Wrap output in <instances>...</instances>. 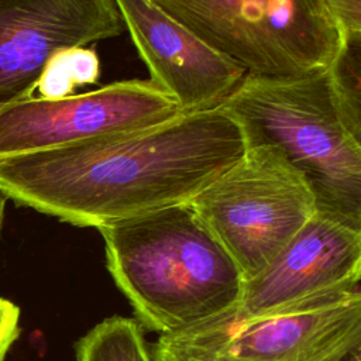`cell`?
Here are the masks:
<instances>
[{
	"mask_svg": "<svg viewBox=\"0 0 361 361\" xmlns=\"http://www.w3.org/2000/svg\"><path fill=\"white\" fill-rule=\"evenodd\" d=\"M245 76L299 79L320 73L344 35L329 0H152Z\"/></svg>",
	"mask_w": 361,
	"mask_h": 361,
	"instance_id": "4",
	"label": "cell"
},
{
	"mask_svg": "<svg viewBox=\"0 0 361 361\" xmlns=\"http://www.w3.org/2000/svg\"><path fill=\"white\" fill-rule=\"evenodd\" d=\"M329 4L344 37L361 34V0H329Z\"/></svg>",
	"mask_w": 361,
	"mask_h": 361,
	"instance_id": "15",
	"label": "cell"
},
{
	"mask_svg": "<svg viewBox=\"0 0 361 361\" xmlns=\"http://www.w3.org/2000/svg\"><path fill=\"white\" fill-rule=\"evenodd\" d=\"M149 71L182 113L219 106L244 79L238 65L200 41L152 0H114Z\"/></svg>",
	"mask_w": 361,
	"mask_h": 361,
	"instance_id": "10",
	"label": "cell"
},
{
	"mask_svg": "<svg viewBox=\"0 0 361 361\" xmlns=\"http://www.w3.org/2000/svg\"><path fill=\"white\" fill-rule=\"evenodd\" d=\"M120 32L114 0H0V107L32 96L55 52Z\"/></svg>",
	"mask_w": 361,
	"mask_h": 361,
	"instance_id": "8",
	"label": "cell"
},
{
	"mask_svg": "<svg viewBox=\"0 0 361 361\" xmlns=\"http://www.w3.org/2000/svg\"><path fill=\"white\" fill-rule=\"evenodd\" d=\"M327 72L347 123L361 137V34L344 37L343 47Z\"/></svg>",
	"mask_w": 361,
	"mask_h": 361,
	"instance_id": "13",
	"label": "cell"
},
{
	"mask_svg": "<svg viewBox=\"0 0 361 361\" xmlns=\"http://www.w3.org/2000/svg\"><path fill=\"white\" fill-rule=\"evenodd\" d=\"M361 231L314 214L258 275L243 285L226 312L244 319L360 285Z\"/></svg>",
	"mask_w": 361,
	"mask_h": 361,
	"instance_id": "9",
	"label": "cell"
},
{
	"mask_svg": "<svg viewBox=\"0 0 361 361\" xmlns=\"http://www.w3.org/2000/svg\"><path fill=\"white\" fill-rule=\"evenodd\" d=\"M245 148H276L305 178L314 212L361 231V137L347 123L327 69L299 79L244 76L219 104Z\"/></svg>",
	"mask_w": 361,
	"mask_h": 361,
	"instance_id": "3",
	"label": "cell"
},
{
	"mask_svg": "<svg viewBox=\"0 0 361 361\" xmlns=\"http://www.w3.org/2000/svg\"><path fill=\"white\" fill-rule=\"evenodd\" d=\"M20 309L8 299L0 298V361L20 336Z\"/></svg>",
	"mask_w": 361,
	"mask_h": 361,
	"instance_id": "14",
	"label": "cell"
},
{
	"mask_svg": "<svg viewBox=\"0 0 361 361\" xmlns=\"http://www.w3.org/2000/svg\"><path fill=\"white\" fill-rule=\"evenodd\" d=\"M179 114L166 92L140 79L55 100L31 96L0 107V159L148 127Z\"/></svg>",
	"mask_w": 361,
	"mask_h": 361,
	"instance_id": "7",
	"label": "cell"
},
{
	"mask_svg": "<svg viewBox=\"0 0 361 361\" xmlns=\"http://www.w3.org/2000/svg\"><path fill=\"white\" fill-rule=\"evenodd\" d=\"M361 345L360 285L244 319L159 334L152 361H340Z\"/></svg>",
	"mask_w": 361,
	"mask_h": 361,
	"instance_id": "5",
	"label": "cell"
},
{
	"mask_svg": "<svg viewBox=\"0 0 361 361\" xmlns=\"http://www.w3.org/2000/svg\"><path fill=\"white\" fill-rule=\"evenodd\" d=\"M100 76L97 54L86 47H72L55 52L37 82L38 97L62 99L73 94L79 86L96 83Z\"/></svg>",
	"mask_w": 361,
	"mask_h": 361,
	"instance_id": "12",
	"label": "cell"
},
{
	"mask_svg": "<svg viewBox=\"0 0 361 361\" xmlns=\"http://www.w3.org/2000/svg\"><path fill=\"white\" fill-rule=\"evenodd\" d=\"M245 152L220 107L0 159V190L20 206L96 227L186 203Z\"/></svg>",
	"mask_w": 361,
	"mask_h": 361,
	"instance_id": "1",
	"label": "cell"
},
{
	"mask_svg": "<svg viewBox=\"0 0 361 361\" xmlns=\"http://www.w3.org/2000/svg\"><path fill=\"white\" fill-rule=\"evenodd\" d=\"M106 265L137 322L175 333L228 310L244 279L188 203L100 226Z\"/></svg>",
	"mask_w": 361,
	"mask_h": 361,
	"instance_id": "2",
	"label": "cell"
},
{
	"mask_svg": "<svg viewBox=\"0 0 361 361\" xmlns=\"http://www.w3.org/2000/svg\"><path fill=\"white\" fill-rule=\"evenodd\" d=\"M76 361H152L144 327L135 320L111 316L82 336L75 344Z\"/></svg>",
	"mask_w": 361,
	"mask_h": 361,
	"instance_id": "11",
	"label": "cell"
},
{
	"mask_svg": "<svg viewBox=\"0 0 361 361\" xmlns=\"http://www.w3.org/2000/svg\"><path fill=\"white\" fill-rule=\"evenodd\" d=\"M238 268L258 275L314 214L302 173L274 147L243 157L186 202Z\"/></svg>",
	"mask_w": 361,
	"mask_h": 361,
	"instance_id": "6",
	"label": "cell"
},
{
	"mask_svg": "<svg viewBox=\"0 0 361 361\" xmlns=\"http://www.w3.org/2000/svg\"><path fill=\"white\" fill-rule=\"evenodd\" d=\"M340 361H361V345L353 348Z\"/></svg>",
	"mask_w": 361,
	"mask_h": 361,
	"instance_id": "16",
	"label": "cell"
},
{
	"mask_svg": "<svg viewBox=\"0 0 361 361\" xmlns=\"http://www.w3.org/2000/svg\"><path fill=\"white\" fill-rule=\"evenodd\" d=\"M7 196L0 190V230L3 227V221H4V213H6V203H7Z\"/></svg>",
	"mask_w": 361,
	"mask_h": 361,
	"instance_id": "17",
	"label": "cell"
}]
</instances>
